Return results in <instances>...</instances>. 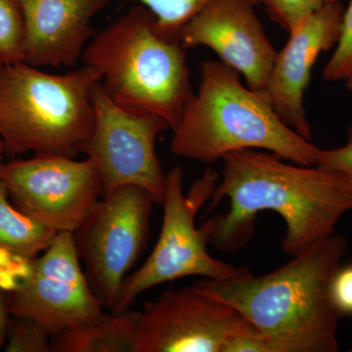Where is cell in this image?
I'll list each match as a JSON object with an SVG mask.
<instances>
[{
	"mask_svg": "<svg viewBox=\"0 0 352 352\" xmlns=\"http://www.w3.org/2000/svg\"><path fill=\"white\" fill-rule=\"evenodd\" d=\"M221 179L208 212L224 199L228 212L204 222L215 249H242L254 232L259 212H276L286 223L282 248L291 258L335 234L340 219L352 210V189L344 176L319 166L289 164L273 153L248 149L222 159Z\"/></svg>",
	"mask_w": 352,
	"mask_h": 352,
	"instance_id": "1",
	"label": "cell"
},
{
	"mask_svg": "<svg viewBox=\"0 0 352 352\" xmlns=\"http://www.w3.org/2000/svg\"><path fill=\"white\" fill-rule=\"evenodd\" d=\"M347 245L346 237L333 234L268 274L254 276L244 268L231 279L193 287L238 310L276 352H338L342 316L330 288Z\"/></svg>",
	"mask_w": 352,
	"mask_h": 352,
	"instance_id": "2",
	"label": "cell"
},
{
	"mask_svg": "<svg viewBox=\"0 0 352 352\" xmlns=\"http://www.w3.org/2000/svg\"><path fill=\"white\" fill-rule=\"evenodd\" d=\"M200 83L173 129L170 151L212 164L231 153L263 150L302 166H316L321 149L282 122L265 92L245 87L220 61L203 62Z\"/></svg>",
	"mask_w": 352,
	"mask_h": 352,
	"instance_id": "3",
	"label": "cell"
},
{
	"mask_svg": "<svg viewBox=\"0 0 352 352\" xmlns=\"http://www.w3.org/2000/svg\"><path fill=\"white\" fill-rule=\"evenodd\" d=\"M186 50L179 38L160 31L146 7L136 4L95 32L82 61L100 74L102 88L117 105L157 116L173 131L194 95Z\"/></svg>",
	"mask_w": 352,
	"mask_h": 352,
	"instance_id": "4",
	"label": "cell"
},
{
	"mask_svg": "<svg viewBox=\"0 0 352 352\" xmlns=\"http://www.w3.org/2000/svg\"><path fill=\"white\" fill-rule=\"evenodd\" d=\"M101 76L82 68L54 75L25 62L0 68V141L6 155L82 154L94 124Z\"/></svg>",
	"mask_w": 352,
	"mask_h": 352,
	"instance_id": "5",
	"label": "cell"
},
{
	"mask_svg": "<svg viewBox=\"0 0 352 352\" xmlns=\"http://www.w3.org/2000/svg\"><path fill=\"white\" fill-rule=\"evenodd\" d=\"M182 168L176 166L166 173L161 234L143 265L124 280L113 311L131 308L147 289L183 278L227 280L238 276L244 268L212 258L208 252V231L196 227L201 208L210 201L219 175L207 168L192 184L188 194L183 190Z\"/></svg>",
	"mask_w": 352,
	"mask_h": 352,
	"instance_id": "6",
	"label": "cell"
},
{
	"mask_svg": "<svg viewBox=\"0 0 352 352\" xmlns=\"http://www.w3.org/2000/svg\"><path fill=\"white\" fill-rule=\"evenodd\" d=\"M0 280L11 314L38 321L51 337L106 316L82 270L73 233H58L43 254L0 273Z\"/></svg>",
	"mask_w": 352,
	"mask_h": 352,
	"instance_id": "7",
	"label": "cell"
},
{
	"mask_svg": "<svg viewBox=\"0 0 352 352\" xmlns=\"http://www.w3.org/2000/svg\"><path fill=\"white\" fill-rule=\"evenodd\" d=\"M154 204L146 190L122 187L102 196L73 233L88 283L111 311L117 305L127 273L144 252Z\"/></svg>",
	"mask_w": 352,
	"mask_h": 352,
	"instance_id": "8",
	"label": "cell"
},
{
	"mask_svg": "<svg viewBox=\"0 0 352 352\" xmlns=\"http://www.w3.org/2000/svg\"><path fill=\"white\" fill-rule=\"evenodd\" d=\"M94 124L82 154L94 162L103 196L126 186L151 194L162 205L166 175L156 151L157 139L170 124L162 118L124 110L97 85L92 96Z\"/></svg>",
	"mask_w": 352,
	"mask_h": 352,
	"instance_id": "9",
	"label": "cell"
},
{
	"mask_svg": "<svg viewBox=\"0 0 352 352\" xmlns=\"http://www.w3.org/2000/svg\"><path fill=\"white\" fill-rule=\"evenodd\" d=\"M0 180L18 210L56 233H74L103 196L91 160L34 155L0 164Z\"/></svg>",
	"mask_w": 352,
	"mask_h": 352,
	"instance_id": "10",
	"label": "cell"
},
{
	"mask_svg": "<svg viewBox=\"0 0 352 352\" xmlns=\"http://www.w3.org/2000/svg\"><path fill=\"white\" fill-rule=\"evenodd\" d=\"M252 324L235 308L194 288L170 289L144 303L136 352H222Z\"/></svg>",
	"mask_w": 352,
	"mask_h": 352,
	"instance_id": "11",
	"label": "cell"
},
{
	"mask_svg": "<svg viewBox=\"0 0 352 352\" xmlns=\"http://www.w3.org/2000/svg\"><path fill=\"white\" fill-rule=\"evenodd\" d=\"M256 0H214L179 32L185 50L207 47L244 76L247 87L264 91L277 51L256 12Z\"/></svg>",
	"mask_w": 352,
	"mask_h": 352,
	"instance_id": "12",
	"label": "cell"
},
{
	"mask_svg": "<svg viewBox=\"0 0 352 352\" xmlns=\"http://www.w3.org/2000/svg\"><path fill=\"white\" fill-rule=\"evenodd\" d=\"M344 6L328 4L310 14L288 32L266 87V96L278 117L302 138L311 141V126L305 108V96L311 82L312 69L322 53L338 43Z\"/></svg>",
	"mask_w": 352,
	"mask_h": 352,
	"instance_id": "13",
	"label": "cell"
},
{
	"mask_svg": "<svg viewBox=\"0 0 352 352\" xmlns=\"http://www.w3.org/2000/svg\"><path fill=\"white\" fill-rule=\"evenodd\" d=\"M25 25V63L74 67L95 30L91 21L109 0H18Z\"/></svg>",
	"mask_w": 352,
	"mask_h": 352,
	"instance_id": "14",
	"label": "cell"
},
{
	"mask_svg": "<svg viewBox=\"0 0 352 352\" xmlns=\"http://www.w3.org/2000/svg\"><path fill=\"white\" fill-rule=\"evenodd\" d=\"M140 311H112L102 320L51 338V352H136Z\"/></svg>",
	"mask_w": 352,
	"mask_h": 352,
	"instance_id": "15",
	"label": "cell"
},
{
	"mask_svg": "<svg viewBox=\"0 0 352 352\" xmlns=\"http://www.w3.org/2000/svg\"><path fill=\"white\" fill-rule=\"evenodd\" d=\"M57 234L18 210L0 180V270L36 258L50 247Z\"/></svg>",
	"mask_w": 352,
	"mask_h": 352,
	"instance_id": "16",
	"label": "cell"
},
{
	"mask_svg": "<svg viewBox=\"0 0 352 352\" xmlns=\"http://www.w3.org/2000/svg\"><path fill=\"white\" fill-rule=\"evenodd\" d=\"M25 25L18 0H0V68L24 62Z\"/></svg>",
	"mask_w": 352,
	"mask_h": 352,
	"instance_id": "17",
	"label": "cell"
},
{
	"mask_svg": "<svg viewBox=\"0 0 352 352\" xmlns=\"http://www.w3.org/2000/svg\"><path fill=\"white\" fill-rule=\"evenodd\" d=\"M146 7L156 18L164 34L177 38L184 25L214 0H134Z\"/></svg>",
	"mask_w": 352,
	"mask_h": 352,
	"instance_id": "18",
	"label": "cell"
},
{
	"mask_svg": "<svg viewBox=\"0 0 352 352\" xmlns=\"http://www.w3.org/2000/svg\"><path fill=\"white\" fill-rule=\"evenodd\" d=\"M330 60L324 67L326 82H340L352 91V0L342 13V25L338 43Z\"/></svg>",
	"mask_w": 352,
	"mask_h": 352,
	"instance_id": "19",
	"label": "cell"
},
{
	"mask_svg": "<svg viewBox=\"0 0 352 352\" xmlns=\"http://www.w3.org/2000/svg\"><path fill=\"white\" fill-rule=\"evenodd\" d=\"M51 338L47 330L38 321L12 315L4 351L51 352Z\"/></svg>",
	"mask_w": 352,
	"mask_h": 352,
	"instance_id": "20",
	"label": "cell"
},
{
	"mask_svg": "<svg viewBox=\"0 0 352 352\" xmlns=\"http://www.w3.org/2000/svg\"><path fill=\"white\" fill-rule=\"evenodd\" d=\"M340 0H256L263 7L270 20L284 31L289 32L303 18L328 4Z\"/></svg>",
	"mask_w": 352,
	"mask_h": 352,
	"instance_id": "21",
	"label": "cell"
},
{
	"mask_svg": "<svg viewBox=\"0 0 352 352\" xmlns=\"http://www.w3.org/2000/svg\"><path fill=\"white\" fill-rule=\"evenodd\" d=\"M316 166L344 176L352 189V126L347 131L346 144L331 150H321Z\"/></svg>",
	"mask_w": 352,
	"mask_h": 352,
	"instance_id": "22",
	"label": "cell"
},
{
	"mask_svg": "<svg viewBox=\"0 0 352 352\" xmlns=\"http://www.w3.org/2000/svg\"><path fill=\"white\" fill-rule=\"evenodd\" d=\"M331 298L339 314L352 315V265L340 267L333 275Z\"/></svg>",
	"mask_w": 352,
	"mask_h": 352,
	"instance_id": "23",
	"label": "cell"
},
{
	"mask_svg": "<svg viewBox=\"0 0 352 352\" xmlns=\"http://www.w3.org/2000/svg\"><path fill=\"white\" fill-rule=\"evenodd\" d=\"M222 352H276L270 340L254 325L230 338Z\"/></svg>",
	"mask_w": 352,
	"mask_h": 352,
	"instance_id": "24",
	"label": "cell"
},
{
	"mask_svg": "<svg viewBox=\"0 0 352 352\" xmlns=\"http://www.w3.org/2000/svg\"><path fill=\"white\" fill-rule=\"evenodd\" d=\"M11 317L12 314L9 307L8 295L6 287L0 280V349L6 344Z\"/></svg>",
	"mask_w": 352,
	"mask_h": 352,
	"instance_id": "25",
	"label": "cell"
},
{
	"mask_svg": "<svg viewBox=\"0 0 352 352\" xmlns=\"http://www.w3.org/2000/svg\"><path fill=\"white\" fill-rule=\"evenodd\" d=\"M6 155V150H4V146L0 141V164L3 163V156Z\"/></svg>",
	"mask_w": 352,
	"mask_h": 352,
	"instance_id": "26",
	"label": "cell"
},
{
	"mask_svg": "<svg viewBox=\"0 0 352 352\" xmlns=\"http://www.w3.org/2000/svg\"><path fill=\"white\" fill-rule=\"evenodd\" d=\"M352 351V349H351V351Z\"/></svg>",
	"mask_w": 352,
	"mask_h": 352,
	"instance_id": "27",
	"label": "cell"
}]
</instances>
